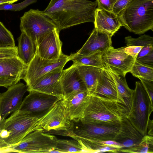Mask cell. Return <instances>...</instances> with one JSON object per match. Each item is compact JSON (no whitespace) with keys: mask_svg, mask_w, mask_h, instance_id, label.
I'll return each mask as SVG.
<instances>
[{"mask_svg":"<svg viewBox=\"0 0 153 153\" xmlns=\"http://www.w3.org/2000/svg\"><path fill=\"white\" fill-rule=\"evenodd\" d=\"M96 1L51 0L43 13L62 29L87 22H94Z\"/></svg>","mask_w":153,"mask_h":153,"instance_id":"1","label":"cell"},{"mask_svg":"<svg viewBox=\"0 0 153 153\" xmlns=\"http://www.w3.org/2000/svg\"><path fill=\"white\" fill-rule=\"evenodd\" d=\"M131 32L143 34L153 30V0H132L119 17Z\"/></svg>","mask_w":153,"mask_h":153,"instance_id":"2","label":"cell"},{"mask_svg":"<svg viewBox=\"0 0 153 153\" xmlns=\"http://www.w3.org/2000/svg\"><path fill=\"white\" fill-rule=\"evenodd\" d=\"M38 118L18 109L6 119L0 130V149L19 143L32 132Z\"/></svg>","mask_w":153,"mask_h":153,"instance_id":"3","label":"cell"},{"mask_svg":"<svg viewBox=\"0 0 153 153\" xmlns=\"http://www.w3.org/2000/svg\"><path fill=\"white\" fill-rule=\"evenodd\" d=\"M123 110L117 102L90 95L80 120L101 124L120 122Z\"/></svg>","mask_w":153,"mask_h":153,"instance_id":"4","label":"cell"},{"mask_svg":"<svg viewBox=\"0 0 153 153\" xmlns=\"http://www.w3.org/2000/svg\"><path fill=\"white\" fill-rule=\"evenodd\" d=\"M153 104L141 82H135L131 112L127 118L133 126L143 136L147 134V126Z\"/></svg>","mask_w":153,"mask_h":153,"instance_id":"5","label":"cell"},{"mask_svg":"<svg viewBox=\"0 0 153 153\" xmlns=\"http://www.w3.org/2000/svg\"><path fill=\"white\" fill-rule=\"evenodd\" d=\"M120 127V122L97 124L79 120L74 122L72 129L69 131L68 137L76 140H113L119 133Z\"/></svg>","mask_w":153,"mask_h":153,"instance_id":"6","label":"cell"},{"mask_svg":"<svg viewBox=\"0 0 153 153\" xmlns=\"http://www.w3.org/2000/svg\"><path fill=\"white\" fill-rule=\"evenodd\" d=\"M57 139L51 134L36 130L16 145L0 149V152L58 153L55 149Z\"/></svg>","mask_w":153,"mask_h":153,"instance_id":"7","label":"cell"},{"mask_svg":"<svg viewBox=\"0 0 153 153\" xmlns=\"http://www.w3.org/2000/svg\"><path fill=\"white\" fill-rule=\"evenodd\" d=\"M20 28L36 44L41 37L58 28L53 21L43 11L30 9L21 17Z\"/></svg>","mask_w":153,"mask_h":153,"instance_id":"8","label":"cell"},{"mask_svg":"<svg viewBox=\"0 0 153 153\" xmlns=\"http://www.w3.org/2000/svg\"><path fill=\"white\" fill-rule=\"evenodd\" d=\"M73 123L61 100L56 102L47 113L38 119L33 127L32 132L36 130L43 132L66 130Z\"/></svg>","mask_w":153,"mask_h":153,"instance_id":"9","label":"cell"},{"mask_svg":"<svg viewBox=\"0 0 153 153\" xmlns=\"http://www.w3.org/2000/svg\"><path fill=\"white\" fill-rule=\"evenodd\" d=\"M69 61V56L63 53L57 59H48L41 57L36 53L27 65L22 79L27 86L37 78L52 70L58 68H63Z\"/></svg>","mask_w":153,"mask_h":153,"instance_id":"10","label":"cell"},{"mask_svg":"<svg viewBox=\"0 0 153 153\" xmlns=\"http://www.w3.org/2000/svg\"><path fill=\"white\" fill-rule=\"evenodd\" d=\"M61 100L54 96L31 91L23 100L19 109L39 119L47 113L56 102Z\"/></svg>","mask_w":153,"mask_h":153,"instance_id":"11","label":"cell"},{"mask_svg":"<svg viewBox=\"0 0 153 153\" xmlns=\"http://www.w3.org/2000/svg\"><path fill=\"white\" fill-rule=\"evenodd\" d=\"M124 48L115 49L111 46L102 54L104 68L123 76L130 72L135 61L125 52Z\"/></svg>","mask_w":153,"mask_h":153,"instance_id":"12","label":"cell"},{"mask_svg":"<svg viewBox=\"0 0 153 153\" xmlns=\"http://www.w3.org/2000/svg\"><path fill=\"white\" fill-rule=\"evenodd\" d=\"M63 68H56L37 78L27 86V91L40 92L64 99L60 79Z\"/></svg>","mask_w":153,"mask_h":153,"instance_id":"13","label":"cell"},{"mask_svg":"<svg viewBox=\"0 0 153 153\" xmlns=\"http://www.w3.org/2000/svg\"><path fill=\"white\" fill-rule=\"evenodd\" d=\"M27 91L26 85L18 83L0 93V114L2 118H6L9 114L19 109L23 97Z\"/></svg>","mask_w":153,"mask_h":153,"instance_id":"14","label":"cell"},{"mask_svg":"<svg viewBox=\"0 0 153 153\" xmlns=\"http://www.w3.org/2000/svg\"><path fill=\"white\" fill-rule=\"evenodd\" d=\"M60 31L56 29L40 37L36 43V53L41 57L48 59L59 58L62 53V43L59 37Z\"/></svg>","mask_w":153,"mask_h":153,"instance_id":"15","label":"cell"},{"mask_svg":"<svg viewBox=\"0 0 153 153\" xmlns=\"http://www.w3.org/2000/svg\"><path fill=\"white\" fill-rule=\"evenodd\" d=\"M90 95L117 102L123 107L124 114L123 100L119 95L114 79L108 70L102 69L95 89Z\"/></svg>","mask_w":153,"mask_h":153,"instance_id":"16","label":"cell"},{"mask_svg":"<svg viewBox=\"0 0 153 153\" xmlns=\"http://www.w3.org/2000/svg\"><path fill=\"white\" fill-rule=\"evenodd\" d=\"M112 36L94 28L87 41L76 53L89 56L98 52L104 53L111 46Z\"/></svg>","mask_w":153,"mask_h":153,"instance_id":"17","label":"cell"},{"mask_svg":"<svg viewBox=\"0 0 153 153\" xmlns=\"http://www.w3.org/2000/svg\"><path fill=\"white\" fill-rule=\"evenodd\" d=\"M60 79L64 99L77 92L87 91L76 65L74 64L68 68L62 70Z\"/></svg>","mask_w":153,"mask_h":153,"instance_id":"18","label":"cell"},{"mask_svg":"<svg viewBox=\"0 0 153 153\" xmlns=\"http://www.w3.org/2000/svg\"><path fill=\"white\" fill-rule=\"evenodd\" d=\"M120 122V131L112 140L120 144L122 149L138 146L143 136L133 126L127 117L123 114Z\"/></svg>","mask_w":153,"mask_h":153,"instance_id":"19","label":"cell"},{"mask_svg":"<svg viewBox=\"0 0 153 153\" xmlns=\"http://www.w3.org/2000/svg\"><path fill=\"white\" fill-rule=\"evenodd\" d=\"M27 66L17 56L0 58V77L17 83L23 79Z\"/></svg>","mask_w":153,"mask_h":153,"instance_id":"20","label":"cell"},{"mask_svg":"<svg viewBox=\"0 0 153 153\" xmlns=\"http://www.w3.org/2000/svg\"><path fill=\"white\" fill-rule=\"evenodd\" d=\"M94 28L113 36L123 26L118 16L113 12L96 8L94 13Z\"/></svg>","mask_w":153,"mask_h":153,"instance_id":"21","label":"cell"},{"mask_svg":"<svg viewBox=\"0 0 153 153\" xmlns=\"http://www.w3.org/2000/svg\"><path fill=\"white\" fill-rule=\"evenodd\" d=\"M89 96L87 91H82L62 100L71 121L76 122L80 120Z\"/></svg>","mask_w":153,"mask_h":153,"instance_id":"22","label":"cell"},{"mask_svg":"<svg viewBox=\"0 0 153 153\" xmlns=\"http://www.w3.org/2000/svg\"><path fill=\"white\" fill-rule=\"evenodd\" d=\"M77 141L81 145L83 152L119 153L122 148L120 144L112 140L100 141L81 139Z\"/></svg>","mask_w":153,"mask_h":153,"instance_id":"23","label":"cell"},{"mask_svg":"<svg viewBox=\"0 0 153 153\" xmlns=\"http://www.w3.org/2000/svg\"><path fill=\"white\" fill-rule=\"evenodd\" d=\"M76 65L79 74L85 84L89 94L91 95L95 89L103 69L93 66Z\"/></svg>","mask_w":153,"mask_h":153,"instance_id":"24","label":"cell"},{"mask_svg":"<svg viewBox=\"0 0 153 153\" xmlns=\"http://www.w3.org/2000/svg\"><path fill=\"white\" fill-rule=\"evenodd\" d=\"M109 71L114 79L118 92L123 100L124 114L127 117L131 109L134 90L131 89L128 87L125 76L119 75Z\"/></svg>","mask_w":153,"mask_h":153,"instance_id":"25","label":"cell"},{"mask_svg":"<svg viewBox=\"0 0 153 153\" xmlns=\"http://www.w3.org/2000/svg\"><path fill=\"white\" fill-rule=\"evenodd\" d=\"M18 42L17 56L28 65L36 53V44L23 32H21Z\"/></svg>","mask_w":153,"mask_h":153,"instance_id":"26","label":"cell"},{"mask_svg":"<svg viewBox=\"0 0 153 153\" xmlns=\"http://www.w3.org/2000/svg\"><path fill=\"white\" fill-rule=\"evenodd\" d=\"M103 53L98 52L89 56H85L76 53L69 56L71 60L76 65H84L96 67L102 69L104 68L102 59Z\"/></svg>","mask_w":153,"mask_h":153,"instance_id":"27","label":"cell"},{"mask_svg":"<svg viewBox=\"0 0 153 153\" xmlns=\"http://www.w3.org/2000/svg\"><path fill=\"white\" fill-rule=\"evenodd\" d=\"M55 149L58 153L83 152L82 147L76 140L57 139Z\"/></svg>","mask_w":153,"mask_h":153,"instance_id":"28","label":"cell"},{"mask_svg":"<svg viewBox=\"0 0 153 153\" xmlns=\"http://www.w3.org/2000/svg\"><path fill=\"white\" fill-rule=\"evenodd\" d=\"M134 76L153 81V66L135 61L130 72Z\"/></svg>","mask_w":153,"mask_h":153,"instance_id":"29","label":"cell"},{"mask_svg":"<svg viewBox=\"0 0 153 153\" xmlns=\"http://www.w3.org/2000/svg\"><path fill=\"white\" fill-rule=\"evenodd\" d=\"M119 152L152 153L153 152V135L147 134L138 146L126 149H121Z\"/></svg>","mask_w":153,"mask_h":153,"instance_id":"30","label":"cell"},{"mask_svg":"<svg viewBox=\"0 0 153 153\" xmlns=\"http://www.w3.org/2000/svg\"><path fill=\"white\" fill-rule=\"evenodd\" d=\"M15 46V41L13 35L0 21V48Z\"/></svg>","mask_w":153,"mask_h":153,"instance_id":"31","label":"cell"},{"mask_svg":"<svg viewBox=\"0 0 153 153\" xmlns=\"http://www.w3.org/2000/svg\"><path fill=\"white\" fill-rule=\"evenodd\" d=\"M126 46L134 45L144 47L149 45H153V38L148 35H143L135 38L131 36L125 38Z\"/></svg>","mask_w":153,"mask_h":153,"instance_id":"32","label":"cell"},{"mask_svg":"<svg viewBox=\"0 0 153 153\" xmlns=\"http://www.w3.org/2000/svg\"><path fill=\"white\" fill-rule=\"evenodd\" d=\"M37 0H25L16 4H5L0 5V10H5L14 11L21 10L30 5L36 2Z\"/></svg>","mask_w":153,"mask_h":153,"instance_id":"33","label":"cell"},{"mask_svg":"<svg viewBox=\"0 0 153 153\" xmlns=\"http://www.w3.org/2000/svg\"><path fill=\"white\" fill-rule=\"evenodd\" d=\"M132 0H117L114 6L112 12L119 17L126 7Z\"/></svg>","mask_w":153,"mask_h":153,"instance_id":"34","label":"cell"},{"mask_svg":"<svg viewBox=\"0 0 153 153\" xmlns=\"http://www.w3.org/2000/svg\"><path fill=\"white\" fill-rule=\"evenodd\" d=\"M98 8L112 12L114 6L117 0H96Z\"/></svg>","mask_w":153,"mask_h":153,"instance_id":"35","label":"cell"},{"mask_svg":"<svg viewBox=\"0 0 153 153\" xmlns=\"http://www.w3.org/2000/svg\"><path fill=\"white\" fill-rule=\"evenodd\" d=\"M17 56V48H0V58L8 57Z\"/></svg>","mask_w":153,"mask_h":153,"instance_id":"36","label":"cell"},{"mask_svg":"<svg viewBox=\"0 0 153 153\" xmlns=\"http://www.w3.org/2000/svg\"><path fill=\"white\" fill-rule=\"evenodd\" d=\"M143 46L131 45L124 47V50L128 55L131 56L135 61Z\"/></svg>","mask_w":153,"mask_h":153,"instance_id":"37","label":"cell"},{"mask_svg":"<svg viewBox=\"0 0 153 153\" xmlns=\"http://www.w3.org/2000/svg\"><path fill=\"white\" fill-rule=\"evenodd\" d=\"M147 92L151 102L153 103V81H149L142 78H139Z\"/></svg>","mask_w":153,"mask_h":153,"instance_id":"38","label":"cell"},{"mask_svg":"<svg viewBox=\"0 0 153 153\" xmlns=\"http://www.w3.org/2000/svg\"><path fill=\"white\" fill-rule=\"evenodd\" d=\"M136 61L143 64L153 66V50Z\"/></svg>","mask_w":153,"mask_h":153,"instance_id":"39","label":"cell"},{"mask_svg":"<svg viewBox=\"0 0 153 153\" xmlns=\"http://www.w3.org/2000/svg\"><path fill=\"white\" fill-rule=\"evenodd\" d=\"M152 50H153V45L143 47L138 53L136 60L146 55Z\"/></svg>","mask_w":153,"mask_h":153,"instance_id":"40","label":"cell"},{"mask_svg":"<svg viewBox=\"0 0 153 153\" xmlns=\"http://www.w3.org/2000/svg\"><path fill=\"white\" fill-rule=\"evenodd\" d=\"M16 84V83L12 81L0 77V86L8 88L9 86Z\"/></svg>","mask_w":153,"mask_h":153,"instance_id":"41","label":"cell"},{"mask_svg":"<svg viewBox=\"0 0 153 153\" xmlns=\"http://www.w3.org/2000/svg\"><path fill=\"white\" fill-rule=\"evenodd\" d=\"M153 120H151L150 119L149 121L148 126L147 130H148V135H153Z\"/></svg>","mask_w":153,"mask_h":153,"instance_id":"42","label":"cell"},{"mask_svg":"<svg viewBox=\"0 0 153 153\" xmlns=\"http://www.w3.org/2000/svg\"><path fill=\"white\" fill-rule=\"evenodd\" d=\"M16 1L15 0H0V5L7 3L12 4Z\"/></svg>","mask_w":153,"mask_h":153,"instance_id":"43","label":"cell"},{"mask_svg":"<svg viewBox=\"0 0 153 153\" xmlns=\"http://www.w3.org/2000/svg\"><path fill=\"white\" fill-rule=\"evenodd\" d=\"M5 120V119L3 120L1 122H0V130Z\"/></svg>","mask_w":153,"mask_h":153,"instance_id":"44","label":"cell"},{"mask_svg":"<svg viewBox=\"0 0 153 153\" xmlns=\"http://www.w3.org/2000/svg\"><path fill=\"white\" fill-rule=\"evenodd\" d=\"M15 1H19V0H15Z\"/></svg>","mask_w":153,"mask_h":153,"instance_id":"45","label":"cell"}]
</instances>
